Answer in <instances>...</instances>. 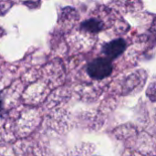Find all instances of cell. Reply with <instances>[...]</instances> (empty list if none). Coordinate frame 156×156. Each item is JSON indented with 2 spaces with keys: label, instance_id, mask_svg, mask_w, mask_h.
<instances>
[{
  "label": "cell",
  "instance_id": "obj_1",
  "mask_svg": "<svg viewBox=\"0 0 156 156\" xmlns=\"http://www.w3.org/2000/svg\"><path fill=\"white\" fill-rule=\"evenodd\" d=\"M112 71V65L110 59L99 58L92 60L88 66V73L93 79L102 80L108 77Z\"/></svg>",
  "mask_w": 156,
  "mask_h": 156
},
{
  "label": "cell",
  "instance_id": "obj_2",
  "mask_svg": "<svg viewBox=\"0 0 156 156\" xmlns=\"http://www.w3.org/2000/svg\"><path fill=\"white\" fill-rule=\"evenodd\" d=\"M126 48V43L123 39H115L113 41L109 42L103 48V52L110 58H115L119 55H121Z\"/></svg>",
  "mask_w": 156,
  "mask_h": 156
},
{
  "label": "cell",
  "instance_id": "obj_3",
  "mask_svg": "<svg viewBox=\"0 0 156 156\" xmlns=\"http://www.w3.org/2000/svg\"><path fill=\"white\" fill-rule=\"evenodd\" d=\"M82 28L90 33H95L102 28V24L96 19H90L82 24Z\"/></svg>",
  "mask_w": 156,
  "mask_h": 156
},
{
  "label": "cell",
  "instance_id": "obj_4",
  "mask_svg": "<svg viewBox=\"0 0 156 156\" xmlns=\"http://www.w3.org/2000/svg\"><path fill=\"white\" fill-rule=\"evenodd\" d=\"M0 109H1V101H0Z\"/></svg>",
  "mask_w": 156,
  "mask_h": 156
}]
</instances>
